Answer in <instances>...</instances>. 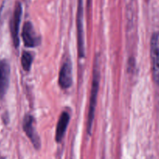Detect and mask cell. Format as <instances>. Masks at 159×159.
Segmentation results:
<instances>
[{"label":"cell","instance_id":"6da1fadb","mask_svg":"<svg viewBox=\"0 0 159 159\" xmlns=\"http://www.w3.org/2000/svg\"><path fill=\"white\" fill-rule=\"evenodd\" d=\"M99 82H100V71H99V58L96 56L93 64V82H92L91 96H90L88 120H87V131L90 134L93 128V121L95 118V112H96V102H97L98 92L99 88Z\"/></svg>","mask_w":159,"mask_h":159},{"label":"cell","instance_id":"7a4b0ae2","mask_svg":"<svg viewBox=\"0 0 159 159\" xmlns=\"http://www.w3.org/2000/svg\"><path fill=\"white\" fill-rule=\"evenodd\" d=\"M150 53L153 79L155 83L159 85V32H155L152 34Z\"/></svg>","mask_w":159,"mask_h":159},{"label":"cell","instance_id":"3957f363","mask_svg":"<svg viewBox=\"0 0 159 159\" xmlns=\"http://www.w3.org/2000/svg\"><path fill=\"white\" fill-rule=\"evenodd\" d=\"M77 31H78V48L80 57H85V42H84L83 31V6L82 0H79V7L77 13Z\"/></svg>","mask_w":159,"mask_h":159},{"label":"cell","instance_id":"277c9868","mask_svg":"<svg viewBox=\"0 0 159 159\" xmlns=\"http://www.w3.org/2000/svg\"><path fill=\"white\" fill-rule=\"evenodd\" d=\"M22 7L20 3L16 5L14 10L13 15L10 22V32L12 35L13 44L16 48L20 44V38H19V30H20V20H21Z\"/></svg>","mask_w":159,"mask_h":159},{"label":"cell","instance_id":"5b68a950","mask_svg":"<svg viewBox=\"0 0 159 159\" xmlns=\"http://www.w3.org/2000/svg\"><path fill=\"white\" fill-rule=\"evenodd\" d=\"M22 38L26 47L34 48L40 43V38L37 36L34 28L30 22H26L22 31Z\"/></svg>","mask_w":159,"mask_h":159},{"label":"cell","instance_id":"8992f818","mask_svg":"<svg viewBox=\"0 0 159 159\" xmlns=\"http://www.w3.org/2000/svg\"><path fill=\"white\" fill-rule=\"evenodd\" d=\"M34 118L31 115H26L23 120V130L34 144V148L36 149H39L40 147V140L34 129Z\"/></svg>","mask_w":159,"mask_h":159},{"label":"cell","instance_id":"52a82bcc","mask_svg":"<svg viewBox=\"0 0 159 159\" xmlns=\"http://www.w3.org/2000/svg\"><path fill=\"white\" fill-rule=\"evenodd\" d=\"M10 66L6 60H0V99L6 95L9 85Z\"/></svg>","mask_w":159,"mask_h":159},{"label":"cell","instance_id":"ba28073f","mask_svg":"<svg viewBox=\"0 0 159 159\" xmlns=\"http://www.w3.org/2000/svg\"><path fill=\"white\" fill-rule=\"evenodd\" d=\"M58 82L63 89H68L72 84V68L69 60L65 61L61 65L58 77Z\"/></svg>","mask_w":159,"mask_h":159},{"label":"cell","instance_id":"9c48e42d","mask_svg":"<svg viewBox=\"0 0 159 159\" xmlns=\"http://www.w3.org/2000/svg\"><path fill=\"white\" fill-rule=\"evenodd\" d=\"M70 120V115L68 112L64 111L61 114L59 117L58 122H57V127H56L55 133V140L57 142H60L62 138L65 136V134L66 132L67 127L68 126V123Z\"/></svg>","mask_w":159,"mask_h":159},{"label":"cell","instance_id":"30bf717a","mask_svg":"<svg viewBox=\"0 0 159 159\" xmlns=\"http://www.w3.org/2000/svg\"><path fill=\"white\" fill-rule=\"evenodd\" d=\"M33 58H34V57H33L32 54L30 52H28V51H24L22 54L21 64L22 67L25 71H29L30 70Z\"/></svg>","mask_w":159,"mask_h":159},{"label":"cell","instance_id":"8fae6325","mask_svg":"<svg viewBox=\"0 0 159 159\" xmlns=\"http://www.w3.org/2000/svg\"><path fill=\"white\" fill-rule=\"evenodd\" d=\"M0 159H5V158H1Z\"/></svg>","mask_w":159,"mask_h":159}]
</instances>
